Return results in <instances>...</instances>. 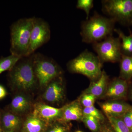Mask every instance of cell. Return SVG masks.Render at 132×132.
Wrapping results in <instances>:
<instances>
[{"instance_id":"obj_1","label":"cell","mask_w":132,"mask_h":132,"mask_svg":"<svg viewBox=\"0 0 132 132\" xmlns=\"http://www.w3.org/2000/svg\"><path fill=\"white\" fill-rule=\"evenodd\" d=\"M9 84L12 90L27 93L39 86L34 71L32 54L21 57L8 74Z\"/></svg>"},{"instance_id":"obj_2","label":"cell","mask_w":132,"mask_h":132,"mask_svg":"<svg viewBox=\"0 0 132 132\" xmlns=\"http://www.w3.org/2000/svg\"><path fill=\"white\" fill-rule=\"evenodd\" d=\"M116 22L113 19L95 12L93 16L82 22L80 32L82 41L93 44L112 35Z\"/></svg>"},{"instance_id":"obj_3","label":"cell","mask_w":132,"mask_h":132,"mask_svg":"<svg viewBox=\"0 0 132 132\" xmlns=\"http://www.w3.org/2000/svg\"><path fill=\"white\" fill-rule=\"evenodd\" d=\"M32 27L33 17L19 19L11 25V54L20 58L29 56V51Z\"/></svg>"},{"instance_id":"obj_4","label":"cell","mask_w":132,"mask_h":132,"mask_svg":"<svg viewBox=\"0 0 132 132\" xmlns=\"http://www.w3.org/2000/svg\"><path fill=\"white\" fill-rule=\"evenodd\" d=\"M102 63L97 55L86 50L67 64L68 70L73 73L86 76L92 81L97 80L102 72Z\"/></svg>"},{"instance_id":"obj_5","label":"cell","mask_w":132,"mask_h":132,"mask_svg":"<svg viewBox=\"0 0 132 132\" xmlns=\"http://www.w3.org/2000/svg\"><path fill=\"white\" fill-rule=\"evenodd\" d=\"M33 65L39 87L45 88L54 78L63 75L62 69L52 58L39 53L32 54Z\"/></svg>"},{"instance_id":"obj_6","label":"cell","mask_w":132,"mask_h":132,"mask_svg":"<svg viewBox=\"0 0 132 132\" xmlns=\"http://www.w3.org/2000/svg\"><path fill=\"white\" fill-rule=\"evenodd\" d=\"M102 11L124 26H132V0H104L102 1Z\"/></svg>"},{"instance_id":"obj_7","label":"cell","mask_w":132,"mask_h":132,"mask_svg":"<svg viewBox=\"0 0 132 132\" xmlns=\"http://www.w3.org/2000/svg\"><path fill=\"white\" fill-rule=\"evenodd\" d=\"M97 56L103 64L105 62H119L122 55L120 38L112 35L103 40L93 44Z\"/></svg>"},{"instance_id":"obj_8","label":"cell","mask_w":132,"mask_h":132,"mask_svg":"<svg viewBox=\"0 0 132 132\" xmlns=\"http://www.w3.org/2000/svg\"><path fill=\"white\" fill-rule=\"evenodd\" d=\"M51 30L49 24L43 19L33 17L29 55L34 53L36 50L49 41Z\"/></svg>"},{"instance_id":"obj_9","label":"cell","mask_w":132,"mask_h":132,"mask_svg":"<svg viewBox=\"0 0 132 132\" xmlns=\"http://www.w3.org/2000/svg\"><path fill=\"white\" fill-rule=\"evenodd\" d=\"M45 89L42 98L48 103L61 104L65 99V83L63 75L52 80Z\"/></svg>"},{"instance_id":"obj_10","label":"cell","mask_w":132,"mask_h":132,"mask_svg":"<svg viewBox=\"0 0 132 132\" xmlns=\"http://www.w3.org/2000/svg\"><path fill=\"white\" fill-rule=\"evenodd\" d=\"M63 109V106L56 108L43 102H37L34 104L32 113L48 125L59 119Z\"/></svg>"},{"instance_id":"obj_11","label":"cell","mask_w":132,"mask_h":132,"mask_svg":"<svg viewBox=\"0 0 132 132\" xmlns=\"http://www.w3.org/2000/svg\"><path fill=\"white\" fill-rule=\"evenodd\" d=\"M128 82L120 78H115L109 82L106 91L102 98L108 100L124 99L127 95Z\"/></svg>"},{"instance_id":"obj_12","label":"cell","mask_w":132,"mask_h":132,"mask_svg":"<svg viewBox=\"0 0 132 132\" xmlns=\"http://www.w3.org/2000/svg\"><path fill=\"white\" fill-rule=\"evenodd\" d=\"M32 100L26 93L19 92L13 97L8 110L21 116L26 115L33 108Z\"/></svg>"},{"instance_id":"obj_13","label":"cell","mask_w":132,"mask_h":132,"mask_svg":"<svg viewBox=\"0 0 132 132\" xmlns=\"http://www.w3.org/2000/svg\"><path fill=\"white\" fill-rule=\"evenodd\" d=\"M83 108L79 100H75L63 106V110L59 121L64 123H69L72 121H81Z\"/></svg>"},{"instance_id":"obj_14","label":"cell","mask_w":132,"mask_h":132,"mask_svg":"<svg viewBox=\"0 0 132 132\" xmlns=\"http://www.w3.org/2000/svg\"><path fill=\"white\" fill-rule=\"evenodd\" d=\"M21 116L9 110L2 111L1 125L3 131L18 132L21 130L23 124Z\"/></svg>"},{"instance_id":"obj_15","label":"cell","mask_w":132,"mask_h":132,"mask_svg":"<svg viewBox=\"0 0 132 132\" xmlns=\"http://www.w3.org/2000/svg\"><path fill=\"white\" fill-rule=\"evenodd\" d=\"M100 105L106 116L119 118L121 117L132 107L129 104L119 100H108Z\"/></svg>"},{"instance_id":"obj_16","label":"cell","mask_w":132,"mask_h":132,"mask_svg":"<svg viewBox=\"0 0 132 132\" xmlns=\"http://www.w3.org/2000/svg\"><path fill=\"white\" fill-rule=\"evenodd\" d=\"M109 82L108 76L105 71H102L100 78L97 80L91 81L90 86L82 93L93 95L97 99L102 98Z\"/></svg>"},{"instance_id":"obj_17","label":"cell","mask_w":132,"mask_h":132,"mask_svg":"<svg viewBox=\"0 0 132 132\" xmlns=\"http://www.w3.org/2000/svg\"><path fill=\"white\" fill-rule=\"evenodd\" d=\"M47 125L32 113L27 116L23 121L21 132H45Z\"/></svg>"},{"instance_id":"obj_18","label":"cell","mask_w":132,"mask_h":132,"mask_svg":"<svg viewBox=\"0 0 132 132\" xmlns=\"http://www.w3.org/2000/svg\"><path fill=\"white\" fill-rule=\"evenodd\" d=\"M119 78L128 82L132 78V56L122 54L120 61Z\"/></svg>"},{"instance_id":"obj_19","label":"cell","mask_w":132,"mask_h":132,"mask_svg":"<svg viewBox=\"0 0 132 132\" xmlns=\"http://www.w3.org/2000/svg\"><path fill=\"white\" fill-rule=\"evenodd\" d=\"M115 32L119 36L121 40V48L122 54L132 56V32L129 29V35H125L120 29H114Z\"/></svg>"},{"instance_id":"obj_20","label":"cell","mask_w":132,"mask_h":132,"mask_svg":"<svg viewBox=\"0 0 132 132\" xmlns=\"http://www.w3.org/2000/svg\"><path fill=\"white\" fill-rule=\"evenodd\" d=\"M20 57L11 54L6 57L0 58V75L6 71H10L19 61Z\"/></svg>"},{"instance_id":"obj_21","label":"cell","mask_w":132,"mask_h":132,"mask_svg":"<svg viewBox=\"0 0 132 132\" xmlns=\"http://www.w3.org/2000/svg\"><path fill=\"white\" fill-rule=\"evenodd\" d=\"M106 117L108 119L109 123L114 132H131L120 118Z\"/></svg>"},{"instance_id":"obj_22","label":"cell","mask_w":132,"mask_h":132,"mask_svg":"<svg viewBox=\"0 0 132 132\" xmlns=\"http://www.w3.org/2000/svg\"><path fill=\"white\" fill-rule=\"evenodd\" d=\"M81 121L92 132H100L101 123L96 118L83 115Z\"/></svg>"},{"instance_id":"obj_23","label":"cell","mask_w":132,"mask_h":132,"mask_svg":"<svg viewBox=\"0 0 132 132\" xmlns=\"http://www.w3.org/2000/svg\"><path fill=\"white\" fill-rule=\"evenodd\" d=\"M69 123H64L56 121L48 125L45 132H70Z\"/></svg>"},{"instance_id":"obj_24","label":"cell","mask_w":132,"mask_h":132,"mask_svg":"<svg viewBox=\"0 0 132 132\" xmlns=\"http://www.w3.org/2000/svg\"><path fill=\"white\" fill-rule=\"evenodd\" d=\"M83 115L89 116L94 117L100 121L101 123H104L105 118L100 111L94 106L84 108L82 110Z\"/></svg>"},{"instance_id":"obj_25","label":"cell","mask_w":132,"mask_h":132,"mask_svg":"<svg viewBox=\"0 0 132 132\" xmlns=\"http://www.w3.org/2000/svg\"><path fill=\"white\" fill-rule=\"evenodd\" d=\"M94 6V1L93 0H78L76 4V8L82 10L86 14V19H89L91 10Z\"/></svg>"},{"instance_id":"obj_26","label":"cell","mask_w":132,"mask_h":132,"mask_svg":"<svg viewBox=\"0 0 132 132\" xmlns=\"http://www.w3.org/2000/svg\"><path fill=\"white\" fill-rule=\"evenodd\" d=\"M78 99L82 106L86 108L94 106L97 99L93 95L82 93Z\"/></svg>"},{"instance_id":"obj_27","label":"cell","mask_w":132,"mask_h":132,"mask_svg":"<svg viewBox=\"0 0 132 132\" xmlns=\"http://www.w3.org/2000/svg\"><path fill=\"white\" fill-rule=\"evenodd\" d=\"M120 118L131 132H132V107Z\"/></svg>"},{"instance_id":"obj_28","label":"cell","mask_w":132,"mask_h":132,"mask_svg":"<svg viewBox=\"0 0 132 132\" xmlns=\"http://www.w3.org/2000/svg\"><path fill=\"white\" fill-rule=\"evenodd\" d=\"M104 122L101 123L100 132H114L109 123H106Z\"/></svg>"},{"instance_id":"obj_29","label":"cell","mask_w":132,"mask_h":132,"mask_svg":"<svg viewBox=\"0 0 132 132\" xmlns=\"http://www.w3.org/2000/svg\"><path fill=\"white\" fill-rule=\"evenodd\" d=\"M7 95V92L4 86L0 85V100L5 98Z\"/></svg>"},{"instance_id":"obj_30","label":"cell","mask_w":132,"mask_h":132,"mask_svg":"<svg viewBox=\"0 0 132 132\" xmlns=\"http://www.w3.org/2000/svg\"><path fill=\"white\" fill-rule=\"evenodd\" d=\"M2 111L0 110V132L2 131L1 128V116Z\"/></svg>"},{"instance_id":"obj_31","label":"cell","mask_w":132,"mask_h":132,"mask_svg":"<svg viewBox=\"0 0 132 132\" xmlns=\"http://www.w3.org/2000/svg\"><path fill=\"white\" fill-rule=\"evenodd\" d=\"M130 99L132 101V86L131 87V90H130Z\"/></svg>"},{"instance_id":"obj_32","label":"cell","mask_w":132,"mask_h":132,"mask_svg":"<svg viewBox=\"0 0 132 132\" xmlns=\"http://www.w3.org/2000/svg\"><path fill=\"white\" fill-rule=\"evenodd\" d=\"M76 132H83L82 131H79H79H76Z\"/></svg>"},{"instance_id":"obj_33","label":"cell","mask_w":132,"mask_h":132,"mask_svg":"<svg viewBox=\"0 0 132 132\" xmlns=\"http://www.w3.org/2000/svg\"><path fill=\"white\" fill-rule=\"evenodd\" d=\"M12 132V131H2V132Z\"/></svg>"}]
</instances>
